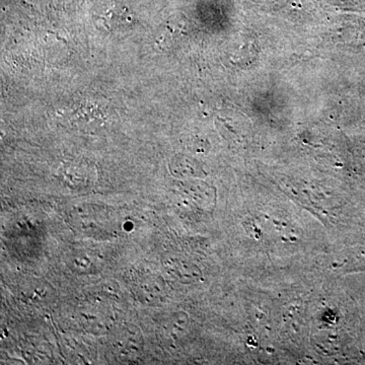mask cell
Wrapping results in <instances>:
<instances>
[{"label": "cell", "mask_w": 365, "mask_h": 365, "mask_svg": "<svg viewBox=\"0 0 365 365\" xmlns=\"http://www.w3.org/2000/svg\"><path fill=\"white\" fill-rule=\"evenodd\" d=\"M83 175H87V170L80 166H70L67 170L64 172V177L68 182V185L85 186L87 183V177Z\"/></svg>", "instance_id": "cell-4"}, {"label": "cell", "mask_w": 365, "mask_h": 365, "mask_svg": "<svg viewBox=\"0 0 365 365\" xmlns=\"http://www.w3.org/2000/svg\"><path fill=\"white\" fill-rule=\"evenodd\" d=\"M95 258L87 252H76L68 259V267L76 273H93L96 270Z\"/></svg>", "instance_id": "cell-3"}, {"label": "cell", "mask_w": 365, "mask_h": 365, "mask_svg": "<svg viewBox=\"0 0 365 365\" xmlns=\"http://www.w3.org/2000/svg\"><path fill=\"white\" fill-rule=\"evenodd\" d=\"M143 336L140 329L133 324H124L115 332L112 348L121 362H133L140 357L143 350Z\"/></svg>", "instance_id": "cell-1"}, {"label": "cell", "mask_w": 365, "mask_h": 365, "mask_svg": "<svg viewBox=\"0 0 365 365\" xmlns=\"http://www.w3.org/2000/svg\"><path fill=\"white\" fill-rule=\"evenodd\" d=\"M164 288V283L159 275L151 272L136 273L132 280L134 296L144 305L159 304Z\"/></svg>", "instance_id": "cell-2"}]
</instances>
